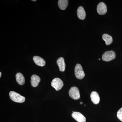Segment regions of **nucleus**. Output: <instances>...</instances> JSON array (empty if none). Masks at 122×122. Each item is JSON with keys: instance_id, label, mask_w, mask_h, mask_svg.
Masks as SVG:
<instances>
[{"instance_id": "f257e3e1", "label": "nucleus", "mask_w": 122, "mask_h": 122, "mask_svg": "<svg viewBox=\"0 0 122 122\" xmlns=\"http://www.w3.org/2000/svg\"><path fill=\"white\" fill-rule=\"evenodd\" d=\"M9 96L11 100L15 102L22 103L25 101V98L24 96H21L15 92H10L9 93Z\"/></svg>"}, {"instance_id": "f03ea898", "label": "nucleus", "mask_w": 122, "mask_h": 122, "mask_svg": "<svg viewBox=\"0 0 122 122\" xmlns=\"http://www.w3.org/2000/svg\"><path fill=\"white\" fill-rule=\"evenodd\" d=\"M75 75L77 78L82 79L85 77V73L80 64H77L75 68Z\"/></svg>"}, {"instance_id": "7ed1b4c3", "label": "nucleus", "mask_w": 122, "mask_h": 122, "mask_svg": "<svg viewBox=\"0 0 122 122\" xmlns=\"http://www.w3.org/2000/svg\"><path fill=\"white\" fill-rule=\"evenodd\" d=\"M116 54L114 51H109L105 52L103 54L102 58L103 61L106 62H109L115 58Z\"/></svg>"}, {"instance_id": "20e7f679", "label": "nucleus", "mask_w": 122, "mask_h": 122, "mask_svg": "<svg viewBox=\"0 0 122 122\" xmlns=\"http://www.w3.org/2000/svg\"><path fill=\"white\" fill-rule=\"evenodd\" d=\"M69 93L70 97L74 100H78L80 98V92L77 87L74 86L71 87L69 91Z\"/></svg>"}, {"instance_id": "39448f33", "label": "nucleus", "mask_w": 122, "mask_h": 122, "mask_svg": "<svg viewBox=\"0 0 122 122\" xmlns=\"http://www.w3.org/2000/svg\"><path fill=\"white\" fill-rule=\"evenodd\" d=\"M51 85L56 90L59 91L63 87V82L61 79L57 78L53 79L51 82Z\"/></svg>"}, {"instance_id": "423d86ee", "label": "nucleus", "mask_w": 122, "mask_h": 122, "mask_svg": "<svg viewBox=\"0 0 122 122\" xmlns=\"http://www.w3.org/2000/svg\"><path fill=\"white\" fill-rule=\"evenodd\" d=\"M97 11L99 14L101 15H104L107 11L106 5L103 2H100L98 5L97 7Z\"/></svg>"}, {"instance_id": "0eeeda50", "label": "nucleus", "mask_w": 122, "mask_h": 122, "mask_svg": "<svg viewBox=\"0 0 122 122\" xmlns=\"http://www.w3.org/2000/svg\"><path fill=\"white\" fill-rule=\"evenodd\" d=\"M72 117L78 122H86V118L82 114L77 112H74L72 115Z\"/></svg>"}, {"instance_id": "6e6552de", "label": "nucleus", "mask_w": 122, "mask_h": 122, "mask_svg": "<svg viewBox=\"0 0 122 122\" xmlns=\"http://www.w3.org/2000/svg\"><path fill=\"white\" fill-rule=\"evenodd\" d=\"M33 60L37 65L41 67L45 65V61L41 57L37 56H34L33 58Z\"/></svg>"}, {"instance_id": "1a4fd4ad", "label": "nucleus", "mask_w": 122, "mask_h": 122, "mask_svg": "<svg viewBox=\"0 0 122 122\" xmlns=\"http://www.w3.org/2000/svg\"><path fill=\"white\" fill-rule=\"evenodd\" d=\"M91 99L94 104L97 105L100 102V97L98 93L96 92H93L91 94Z\"/></svg>"}, {"instance_id": "9d476101", "label": "nucleus", "mask_w": 122, "mask_h": 122, "mask_svg": "<svg viewBox=\"0 0 122 122\" xmlns=\"http://www.w3.org/2000/svg\"><path fill=\"white\" fill-rule=\"evenodd\" d=\"M41 81L40 77L36 75H33L31 77V84L33 87H37Z\"/></svg>"}, {"instance_id": "9b49d317", "label": "nucleus", "mask_w": 122, "mask_h": 122, "mask_svg": "<svg viewBox=\"0 0 122 122\" xmlns=\"http://www.w3.org/2000/svg\"><path fill=\"white\" fill-rule=\"evenodd\" d=\"M57 63L58 66L60 71L64 72L65 70L66 65L64 58L63 57L59 58L57 60Z\"/></svg>"}, {"instance_id": "f8f14e48", "label": "nucleus", "mask_w": 122, "mask_h": 122, "mask_svg": "<svg viewBox=\"0 0 122 122\" xmlns=\"http://www.w3.org/2000/svg\"><path fill=\"white\" fill-rule=\"evenodd\" d=\"M77 15L78 17L81 20L85 19L86 16V13L84 8L81 6H80L77 9Z\"/></svg>"}, {"instance_id": "ddd939ff", "label": "nucleus", "mask_w": 122, "mask_h": 122, "mask_svg": "<svg viewBox=\"0 0 122 122\" xmlns=\"http://www.w3.org/2000/svg\"><path fill=\"white\" fill-rule=\"evenodd\" d=\"M16 80L19 85H22L25 83V79L23 75L20 73H18L16 75Z\"/></svg>"}, {"instance_id": "4468645a", "label": "nucleus", "mask_w": 122, "mask_h": 122, "mask_svg": "<svg viewBox=\"0 0 122 122\" xmlns=\"http://www.w3.org/2000/svg\"><path fill=\"white\" fill-rule=\"evenodd\" d=\"M102 39L105 41L107 45H110L113 41V39L110 35L107 34H104L102 35Z\"/></svg>"}, {"instance_id": "2eb2a0df", "label": "nucleus", "mask_w": 122, "mask_h": 122, "mask_svg": "<svg viewBox=\"0 0 122 122\" xmlns=\"http://www.w3.org/2000/svg\"><path fill=\"white\" fill-rule=\"evenodd\" d=\"M69 1L68 0H59L58 1V5L59 8L62 10H65L67 8Z\"/></svg>"}, {"instance_id": "dca6fc26", "label": "nucleus", "mask_w": 122, "mask_h": 122, "mask_svg": "<svg viewBox=\"0 0 122 122\" xmlns=\"http://www.w3.org/2000/svg\"><path fill=\"white\" fill-rule=\"evenodd\" d=\"M117 117L120 121H122V107L119 110L117 114Z\"/></svg>"}, {"instance_id": "f3484780", "label": "nucleus", "mask_w": 122, "mask_h": 122, "mask_svg": "<svg viewBox=\"0 0 122 122\" xmlns=\"http://www.w3.org/2000/svg\"><path fill=\"white\" fill-rule=\"evenodd\" d=\"M1 74H1V72H0V77H1Z\"/></svg>"}, {"instance_id": "a211bd4d", "label": "nucleus", "mask_w": 122, "mask_h": 122, "mask_svg": "<svg viewBox=\"0 0 122 122\" xmlns=\"http://www.w3.org/2000/svg\"><path fill=\"white\" fill-rule=\"evenodd\" d=\"M80 104H81V105H82V104H83V102H80Z\"/></svg>"}, {"instance_id": "6ab92c4d", "label": "nucleus", "mask_w": 122, "mask_h": 122, "mask_svg": "<svg viewBox=\"0 0 122 122\" xmlns=\"http://www.w3.org/2000/svg\"><path fill=\"white\" fill-rule=\"evenodd\" d=\"M32 1H36V0H32Z\"/></svg>"}, {"instance_id": "aec40b11", "label": "nucleus", "mask_w": 122, "mask_h": 122, "mask_svg": "<svg viewBox=\"0 0 122 122\" xmlns=\"http://www.w3.org/2000/svg\"><path fill=\"white\" fill-rule=\"evenodd\" d=\"M74 111H73V113H74Z\"/></svg>"}, {"instance_id": "412c9836", "label": "nucleus", "mask_w": 122, "mask_h": 122, "mask_svg": "<svg viewBox=\"0 0 122 122\" xmlns=\"http://www.w3.org/2000/svg\"><path fill=\"white\" fill-rule=\"evenodd\" d=\"M99 60H100V58H99Z\"/></svg>"}]
</instances>
